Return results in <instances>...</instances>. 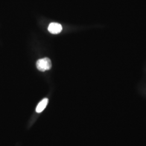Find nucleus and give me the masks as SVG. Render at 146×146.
Returning <instances> with one entry per match:
<instances>
[{"label":"nucleus","mask_w":146,"mask_h":146,"mask_svg":"<svg viewBox=\"0 0 146 146\" xmlns=\"http://www.w3.org/2000/svg\"><path fill=\"white\" fill-rule=\"evenodd\" d=\"M52 66V61L49 58H45L38 60L36 62L37 68L41 72L50 70Z\"/></svg>","instance_id":"obj_1"},{"label":"nucleus","mask_w":146,"mask_h":146,"mask_svg":"<svg viewBox=\"0 0 146 146\" xmlns=\"http://www.w3.org/2000/svg\"><path fill=\"white\" fill-rule=\"evenodd\" d=\"M48 31L52 34H58L62 30V26L58 23H51L48 28Z\"/></svg>","instance_id":"obj_2"},{"label":"nucleus","mask_w":146,"mask_h":146,"mask_svg":"<svg viewBox=\"0 0 146 146\" xmlns=\"http://www.w3.org/2000/svg\"><path fill=\"white\" fill-rule=\"evenodd\" d=\"M48 102V100L47 98H45L42 100V101L37 106L36 108V111L37 113H41L43 110H44L47 106Z\"/></svg>","instance_id":"obj_3"}]
</instances>
